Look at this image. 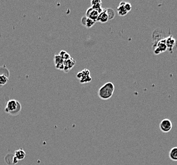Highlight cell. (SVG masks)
<instances>
[{
  "label": "cell",
  "instance_id": "6da1fadb",
  "mask_svg": "<svg viewBox=\"0 0 177 165\" xmlns=\"http://www.w3.org/2000/svg\"><path fill=\"white\" fill-rule=\"evenodd\" d=\"M114 90V84L111 82H107L99 88L98 91L99 97L102 100H108L113 95Z\"/></svg>",
  "mask_w": 177,
  "mask_h": 165
},
{
  "label": "cell",
  "instance_id": "7a4b0ae2",
  "mask_svg": "<svg viewBox=\"0 0 177 165\" xmlns=\"http://www.w3.org/2000/svg\"><path fill=\"white\" fill-rule=\"evenodd\" d=\"M22 110V106L19 102L16 100H9L7 102V105L5 108V111L12 116L19 114Z\"/></svg>",
  "mask_w": 177,
  "mask_h": 165
},
{
  "label": "cell",
  "instance_id": "3957f363",
  "mask_svg": "<svg viewBox=\"0 0 177 165\" xmlns=\"http://www.w3.org/2000/svg\"><path fill=\"white\" fill-rule=\"evenodd\" d=\"M77 78L81 83H88L91 81L90 72L88 69H84L77 74Z\"/></svg>",
  "mask_w": 177,
  "mask_h": 165
},
{
  "label": "cell",
  "instance_id": "277c9868",
  "mask_svg": "<svg viewBox=\"0 0 177 165\" xmlns=\"http://www.w3.org/2000/svg\"><path fill=\"white\" fill-rule=\"evenodd\" d=\"M160 130L164 133H168L172 129V123L168 119L162 120L160 125Z\"/></svg>",
  "mask_w": 177,
  "mask_h": 165
},
{
  "label": "cell",
  "instance_id": "5b68a950",
  "mask_svg": "<svg viewBox=\"0 0 177 165\" xmlns=\"http://www.w3.org/2000/svg\"><path fill=\"white\" fill-rule=\"evenodd\" d=\"M99 15V12L91 7L87 10L86 12V15L85 16L89 18L90 19L96 22L97 21V19H98Z\"/></svg>",
  "mask_w": 177,
  "mask_h": 165
},
{
  "label": "cell",
  "instance_id": "8992f818",
  "mask_svg": "<svg viewBox=\"0 0 177 165\" xmlns=\"http://www.w3.org/2000/svg\"><path fill=\"white\" fill-rule=\"evenodd\" d=\"M76 62L74 59H72L71 57L68 60L64 61V70L65 72H68L69 70H70L73 66L74 65Z\"/></svg>",
  "mask_w": 177,
  "mask_h": 165
},
{
  "label": "cell",
  "instance_id": "52a82bcc",
  "mask_svg": "<svg viewBox=\"0 0 177 165\" xmlns=\"http://www.w3.org/2000/svg\"><path fill=\"white\" fill-rule=\"evenodd\" d=\"M167 48V46L166 44V41H161L159 43L157 48L154 51V53L156 54H159L163 52H164Z\"/></svg>",
  "mask_w": 177,
  "mask_h": 165
},
{
  "label": "cell",
  "instance_id": "ba28073f",
  "mask_svg": "<svg viewBox=\"0 0 177 165\" xmlns=\"http://www.w3.org/2000/svg\"><path fill=\"white\" fill-rule=\"evenodd\" d=\"M95 22L90 19L89 18H88L86 16H83L81 19V24L84 26H85L87 28H90L92 27L94 24H95Z\"/></svg>",
  "mask_w": 177,
  "mask_h": 165
},
{
  "label": "cell",
  "instance_id": "9c48e42d",
  "mask_svg": "<svg viewBox=\"0 0 177 165\" xmlns=\"http://www.w3.org/2000/svg\"><path fill=\"white\" fill-rule=\"evenodd\" d=\"M91 4L92 5L91 8L96 11H98L99 12V14L103 10L102 7V2L100 0H93V1L91 2Z\"/></svg>",
  "mask_w": 177,
  "mask_h": 165
},
{
  "label": "cell",
  "instance_id": "30bf717a",
  "mask_svg": "<svg viewBox=\"0 0 177 165\" xmlns=\"http://www.w3.org/2000/svg\"><path fill=\"white\" fill-rule=\"evenodd\" d=\"M109 21V17L106 12V10H103L102 12L99 14L98 19L97 21H99L101 23H106Z\"/></svg>",
  "mask_w": 177,
  "mask_h": 165
},
{
  "label": "cell",
  "instance_id": "8fae6325",
  "mask_svg": "<svg viewBox=\"0 0 177 165\" xmlns=\"http://www.w3.org/2000/svg\"><path fill=\"white\" fill-rule=\"evenodd\" d=\"M126 2H122L119 5V7H118V9H117V11H118V14L121 15V16H125L126 15L128 12L125 10V4Z\"/></svg>",
  "mask_w": 177,
  "mask_h": 165
},
{
  "label": "cell",
  "instance_id": "7c38bea8",
  "mask_svg": "<svg viewBox=\"0 0 177 165\" xmlns=\"http://www.w3.org/2000/svg\"><path fill=\"white\" fill-rule=\"evenodd\" d=\"M14 156L18 161L22 160L26 157V152L22 149H19L15 152Z\"/></svg>",
  "mask_w": 177,
  "mask_h": 165
},
{
  "label": "cell",
  "instance_id": "4fadbf2b",
  "mask_svg": "<svg viewBox=\"0 0 177 165\" xmlns=\"http://www.w3.org/2000/svg\"><path fill=\"white\" fill-rule=\"evenodd\" d=\"M169 157L172 161H177V147H175L170 150Z\"/></svg>",
  "mask_w": 177,
  "mask_h": 165
},
{
  "label": "cell",
  "instance_id": "5bb4252c",
  "mask_svg": "<svg viewBox=\"0 0 177 165\" xmlns=\"http://www.w3.org/2000/svg\"><path fill=\"white\" fill-rule=\"evenodd\" d=\"M8 78L7 75L0 74V86H4L8 82Z\"/></svg>",
  "mask_w": 177,
  "mask_h": 165
},
{
  "label": "cell",
  "instance_id": "9a60e30c",
  "mask_svg": "<svg viewBox=\"0 0 177 165\" xmlns=\"http://www.w3.org/2000/svg\"><path fill=\"white\" fill-rule=\"evenodd\" d=\"M106 10L109 17V21L113 19L115 17V11L112 8H107L106 9Z\"/></svg>",
  "mask_w": 177,
  "mask_h": 165
},
{
  "label": "cell",
  "instance_id": "2e32d148",
  "mask_svg": "<svg viewBox=\"0 0 177 165\" xmlns=\"http://www.w3.org/2000/svg\"><path fill=\"white\" fill-rule=\"evenodd\" d=\"M125 8L128 12L131 10V5L129 3H125Z\"/></svg>",
  "mask_w": 177,
  "mask_h": 165
}]
</instances>
